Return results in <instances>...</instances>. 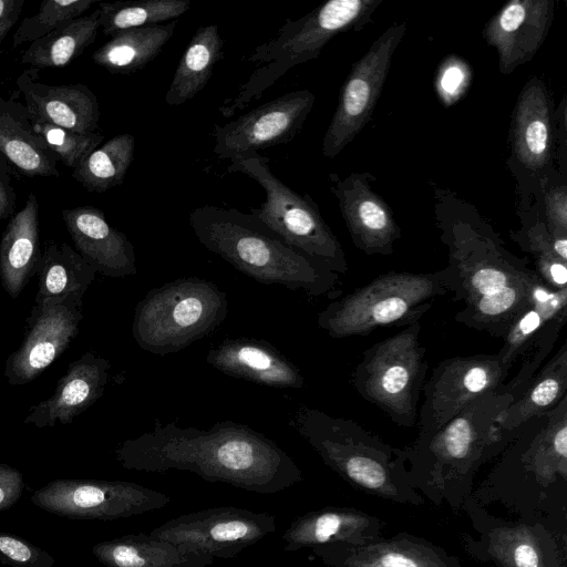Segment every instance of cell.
Wrapping results in <instances>:
<instances>
[{
  "label": "cell",
  "mask_w": 567,
  "mask_h": 567,
  "mask_svg": "<svg viewBox=\"0 0 567 567\" xmlns=\"http://www.w3.org/2000/svg\"><path fill=\"white\" fill-rule=\"evenodd\" d=\"M434 199V217L447 248L443 269L447 289L463 306L455 320L504 338L532 305L533 291L543 280L526 259L505 248L473 204L440 188H435Z\"/></svg>",
  "instance_id": "6da1fadb"
},
{
  "label": "cell",
  "mask_w": 567,
  "mask_h": 567,
  "mask_svg": "<svg viewBox=\"0 0 567 567\" xmlns=\"http://www.w3.org/2000/svg\"><path fill=\"white\" fill-rule=\"evenodd\" d=\"M114 453L126 470L188 471L205 481L258 494L278 493L302 478L297 464L276 442L230 420L206 430L156 422L152 430L121 442Z\"/></svg>",
  "instance_id": "7a4b0ae2"
},
{
  "label": "cell",
  "mask_w": 567,
  "mask_h": 567,
  "mask_svg": "<svg viewBox=\"0 0 567 567\" xmlns=\"http://www.w3.org/2000/svg\"><path fill=\"white\" fill-rule=\"evenodd\" d=\"M189 224L206 249L259 284L309 297L337 289L338 274L289 247L250 213L203 205L189 213Z\"/></svg>",
  "instance_id": "3957f363"
},
{
  "label": "cell",
  "mask_w": 567,
  "mask_h": 567,
  "mask_svg": "<svg viewBox=\"0 0 567 567\" xmlns=\"http://www.w3.org/2000/svg\"><path fill=\"white\" fill-rule=\"evenodd\" d=\"M383 0H330L306 16L286 19L277 35L257 45L245 61L261 64L239 87L237 94L224 101L218 111L230 117L256 100L291 68L319 56L336 35L360 31L372 21Z\"/></svg>",
  "instance_id": "277c9868"
},
{
  "label": "cell",
  "mask_w": 567,
  "mask_h": 567,
  "mask_svg": "<svg viewBox=\"0 0 567 567\" xmlns=\"http://www.w3.org/2000/svg\"><path fill=\"white\" fill-rule=\"evenodd\" d=\"M227 313V295L215 284L177 278L153 288L136 303L132 334L142 350L165 355L212 333Z\"/></svg>",
  "instance_id": "5b68a950"
},
{
  "label": "cell",
  "mask_w": 567,
  "mask_h": 567,
  "mask_svg": "<svg viewBox=\"0 0 567 567\" xmlns=\"http://www.w3.org/2000/svg\"><path fill=\"white\" fill-rule=\"evenodd\" d=\"M449 292L443 269L390 271L329 303L317 323L332 338L365 336L380 327L409 326Z\"/></svg>",
  "instance_id": "8992f818"
},
{
  "label": "cell",
  "mask_w": 567,
  "mask_h": 567,
  "mask_svg": "<svg viewBox=\"0 0 567 567\" xmlns=\"http://www.w3.org/2000/svg\"><path fill=\"white\" fill-rule=\"evenodd\" d=\"M227 172L245 174L264 188L265 203L260 208H252L250 214L285 244L338 275L347 274L349 267L342 246L316 202L276 177L269 158L252 154L231 162Z\"/></svg>",
  "instance_id": "52a82bcc"
},
{
  "label": "cell",
  "mask_w": 567,
  "mask_h": 567,
  "mask_svg": "<svg viewBox=\"0 0 567 567\" xmlns=\"http://www.w3.org/2000/svg\"><path fill=\"white\" fill-rule=\"evenodd\" d=\"M420 321L367 349L352 373L361 398L383 411L395 424L417 422V405L427 361L420 342Z\"/></svg>",
  "instance_id": "ba28073f"
},
{
  "label": "cell",
  "mask_w": 567,
  "mask_h": 567,
  "mask_svg": "<svg viewBox=\"0 0 567 567\" xmlns=\"http://www.w3.org/2000/svg\"><path fill=\"white\" fill-rule=\"evenodd\" d=\"M31 502L71 519L113 520L163 508L171 497L132 482L58 478L37 489Z\"/></svg>",
  "instance_id": "9c48e42d"
},
{
  "label": "cell",
  "mask_w": 567,
  "mask_h": 567,
  "mask_svg": "<svg viewBox=\"0 0 567 567\" xmlns=\"http://www.w3.org/2000/svg\"><path fill=\"white\" fill-rule=\"evenodd\" d=\"M406 31L405 22L388 27L364 55L352 64L322 141L326 158L336 157L371 120L390 71L393 54Z\"/></svg>",
  "instance_id": "30bf717a"
},
{
  "label": "cell",
  "mask_w": 567,
  "mask_h": 567,
  "mask_svg": "<svg viewBox=\"0 0 567 567\" xmlns=\"http://www.w3.org/2000/svg\"><path fill=\"white\" fill-rule=\"evenodd\" d=\"M276 529L275 516L235 506H220L179 515L156 527L150 536L230 559Z\"/></svg>",
  "instance_id": "8fae6325"
},
{
  "label": "cell",
  "mask_w": 567,
  "mask_h": 567,
  "mask_svg": "<svg viewBox=\"0 0 567 567\" xmlns=\"http://www.w3.org/2000/svg\"><path fill=\"white\" fill-rule=\"evenodd\" d=\"M507 374L497 353L441 361L422 388L420 436L439 431L476 398L499 389Z\"/></svg>",
  "instance_id": "7c38bea8"
},
{
  "label": "cell",
  "mask_w": 567,
  "mask_h": 567,
  "mask_svg": "<svg viewBox=\"0 0 567 567\" xmlns=\"http://www.w3.org/2000/svg\"><path fill=\"white\" fill-rule=\"evenodd\" d=\"M315 99L308 90L291 91L224 125L215 124L212 132L214 154L231 163L289 143L301 130Z\"/></svg>",
  "instance_id": "4fadbf2b"
},
{
  "label": "cell",
  "mask_w": 567,
  "mask_h": 567,
  "mask_svg": "<svg viewBox=\"0 0 567 567\" xmlns=\"http://www.w3.org/2000/svg\"><path fill=\"white\" fill-rule=\"evenodd\" d=\"M83 299L70 298L33 306L20 347L6 360L10 385H24L38 378L69 347L80 330Z\"/></svg>",
  "instance_id": "5bb4252c"
},
{
  "label": "cell",
  "mask_w": 567,
  "mask_h": 567,
  "mask_svg": "<svg viewBox=\"0 0 567 567\" xmlns=\"http://www.w3.org/2000/svg\"><path fill=\"white\" fill-rule=\"evenodd\" d=\"M328 179L353 245L367 255H391L401 229L391 207L371 185L375 176L353 172L341 178L332 173Z\"/></svg>",
  "instance_id": "9a60e30c"
},
{
  "label": "cell",
  "mask_w": 567,
  "mask_h": 567,
  "mask_svg": "<svg viewBox=\"0 0 567 567\" xmlns=\"http://www.w3.org/2000/svg\"><path fill=\"white\" fill-rule=\"evenodd\" d=\"M554 11V0H512L486 22L483 39L495 48L502 74H511L535 56L550 30Z\"/></svg>",
  "instance_id": "2e32d148"
},
{
  "label": "cell",
  "mask_w": 567,
  "mask_h": 567,
  "mask_svg": "<svg viewBox=\"0 0 567 567\" xmlns=\"http://www.w3.org/2000/svg\"><path fill=\"white\" fill-rule=\"evenodd\" d=\"M62 218L75 250L99 274L124 278L137 274L134 246L113 227L104 213L93 206L62 210Z\"/></svg>",
  "instance_id": "e0dca14e"
},
{
  "label": "cell",
  "mask_w": 567,
  "mask_h": 567,
  "mask_svg": "<svg viewBox=\"0 0 567 567\" xmlns=\"http://www.w3.org/2000/svg\"><path fill=\"white\" fill-rule=\"evenodd\" d=\"M38 69L24 70L17 79L32 123H48L79 133H95L100 106L84 84L50 85L38 81Z\"/></svg>",
  "instance_id": "ac0fdd59"
},
{
  "label": "cell",
  "mask_w": 567,
  "mask_h": 567,
  "mask_svg": "<svg viewBox=\"0 0 567 567\" xmlns=\"http://www.w3.org/2000/svg\"><path fill=\"white\" fill-rule=\"evenodd\" d=\"M110 369L107 359L83 353L69 364L52 395L33 405L23 422L38 429L71 423L103 395Z\"/></svg>",
  "instance_id": "d6986e66"
},
{
  "label": "cell",
  "mask_w": 567,
  "mask_h": 567,
  "mask_svg": "<svg viewBox=\"0 0 567 567\" xmlns=\"http://www.w3.org/2000/svg\"><path fill=\"white\" fill-rule=\"evenodd\" d=\"M206 362L228 377L260 385L300 389L305 384L298 367L262 339H225L209 349Z\"/></svg>",
  "instance_id": "ffe728a7"
},
{
  "label": "cell",
  "mask_w": 567,
  "mask_h": 567,
  "mask_svg": "<svg viewBox=\"0 0 567 567\" xmlns=\"http://www.w3.org/2000/svg\"><path fill=\"white\" fill-rule=\"evenodd\" d=\"M553 100L545 83L533 76L522 89L512 116L513 154L532 174L550 167Z\"/></svg>",
  "instance_id": "44dd1931"
},
{
  "label": "cell",
  "mask_w": 567,
  "mask_h": 567,
  "mask_svg": "<svg viewBox=\"0 0 567 567\" xmlns=\"http://www.w3.org/2000/svg\"><path fill=\"white\" fill-rule=\"evenodd\" d=\"M0 153L30 177H59L58 158L39 136L24 104L0 95Z\"/></svg>",
  "instance_id": "7402d4cb"
},
{
  "label": "cell",
  "mask_w": 567,
  "mask_h": 567,
  "mask_svg": "<svg viewBox=\"0 0 567 567\" xmlns=\"http://www.w3.org/2000/svg\"><path fill=\"white\" fill-rule=\"evenodd\" d=\"M39 244V203L30 193L23 208L9 219L0 243V278L10 297H19L35 275Z\"/></svg>",
  "instance_id": "603a6c76"
},
{
  "label": "cell",
  "mask_w": 567,
  "mask_h": 567,
  "mask_svg": "<svg viewBox=\"0 0 567 567\" xmlns=\"http://www.w3.org/2000/svg\"><path fill=\"white\" fill-rule=\"evenodd\" d=\"M92 553L105 567H207L215 560L207 554L145 533L100 542Z\"/></svg>",
  "instance_id": "cb8c5ba5"
},
{
  "label": "cell",
  "mask_w": 567,
  "mask_h": 567,
  "mask_svg": "<svg viewBox=\"0 0 567 567\" xmlns=\"http://www.w3.org/2000/svg\"><path fill=\"white\" fill-rule=\"evenodd\" d=\"M35 274L39 284L33 306H43L70 298L83 299L97 272L69 244L49 240Z\"/></svg>",
  "instance_id": "d4e9b609"
},
{
  "label": "cell",
  "mask_w": 567,
  "mask_h": 567,
  "mask_svg": "<svg viewBox=\"0 0 567 567\" xmlns=\"http://www.w3.org/2000/svg\"><path fill=\"white\" fill-rule=\"evenodd\" d=\"M567 391V343L535 375L520 395L496 419L497 427L514 430L534 416L551 411Z\"/></svg>",
  "instance_id": "484cf974"
},
{
  "label": "cell",
  "mask_w": 567,
  "mask_h": 567,
  "mask_svg": "<svg viewBox=\"0 0 567 567\" xmlns=\"http://www.w3.org/2000/svg\"><path fill=\"white\" fill-rule=\"evenodd\" d=\"M177 20L122 31L94 51L92 60L112 74H132L154 60L173 37Z\"/></svg>",
  "instance_id": "4316f807"
},
{
  "label": "cell",
  "mask_w": 567,
  "mask_h": 567,
  "mask_svg": "<svg viewBox=\"0 0 567 567\" xmlns=\"http://www.w3.org/2000/svg\"><path fill=\"white\" fill-rule=\"evenodd\" d=\"M223 40L215 24L199 27L183 53L165 94L169 106L192 100L208 83L221 58Z\"/></svg>",
  "instance_id": "83f0119b"
},
{
  "label": "cell",
  "mask_w": 567,
  "mask_h": 567,
  "mask_svg": "<svg viewBox=\"0 0 567 567\" xmlns=\"http://www.w3.org/2000/svg\"><path fill=\"white\" fill-rule=\"evenodd\" d=\"M100 9L69 21L48 35L30 43L21 63L33 69L60 68L81 55L96 39Z\"/></svg>",
  "instance_id": "f1b7e54d"
},
{
  "label": "cell",
  "mask_w": 567,
  "mask_h": 567,
  "mask_svg": "<svg viewBox=\"0 0 567 567\" xmlns=\"http://www.w3.org/2000/svg\"><path fill=\"white\" fill-rule=\"evenodd\" d=\"M567 312V288L551 289L540 281L532 295V305L513 322L497 353L509 371L513 362L535 341L539 332L555 318Z\"/></svg>",
  "instance_id": "f546056e"
},
{
  "label": "cell",
  "mask_w": 567,
  "mask_h": 567,
  "mask_svg": "<svg viewBox=\"0 0 567 567\" xmlns=\"http://www.w3.org/2000/svg\"><path fill=\"white\" fill-rule=\"evenodd\" d=\"M134 147L132 134H118L89 154L71 176L87 192L104 193L116 187L132 164Z\"/></svg>",
  "instance_id": "4dcf8cb0"
},
{
  "label": "cell",
  "mask_w": 567,
  "mask_h": 567,
  "mask_svg": "<svg viewBox=\"0 0 567 567\" xmlns=\"http://www.w3.org/2000/svg\"><path fill=\"white\" fill-rule=\"evenodd\" d=\"M189 8V0L99 2L100 28L112 38L125 30L177 20Z\"/></svg>",
  "instance_id": "1f68e13d"
},
{
  "label": "cell",
  "mask_w": 567,
  "mask_h": 567,
  "mask_svg": "<svg viewBox=\"0 0 567 567\" xmlns=\"http://www.w3.org/2000/svg\"><path fill=\"white\" fill-rule=\"evenodd\" d=\"M95 0H45L42 1L39 11L29 18H24L12 37V47L23 43H32L62 24L72 21L87 11Z\"/></svg>",
  "instance_id": "d6a6232c"
},
{
  "label": "cell",
  "mask_w": 567,
  "mask_h": 567,
  "mask_svg": "<svg viewBox=\"0 0 567 567\" xmlns=\"http://www.w3.org/2000/svg\"><path fill=\"white\" fill-rule=\"evenodd\" d=\"M32 126L55 157L72 171L104 140L99 132L83 134L48 123H32Z\"/></svg>",
  "instance_id": "836d02e7"
},
{
  "label": "cell",
  "mask_w": 567,
  "mask_h": 567,
  "mask_svg": "<svg viewBox=\"0 0 567 567\" xmlns=\"http://www.w3.org/2000/svg\"><path fill=\"white\" fill-rule=\"evenodd\" d=\"M566 318L567 312L550 321L527 349L533 350V353L526 358L515 379H513L505 388L513 394L514 401L520 395L529 381L535 377L537 369L551 351L563 326L566 323Z\"/></svg>",
  "instance_id": "e575fe53"
},
{
  "label": "cell",
  "mask_w": 567,
  "mask_h": 567,
  "mask_svg": "<svg viewBox=\"0 0 567 567\" xmlns=\"http://www.w3.org/2000/svg\"><path fill=\"white\" fill-rule=\"evenodd\" d=\"M0 561L11 567H53L54 558L44 549L7 532H0Z\"/></svg>",
  "instance_id": "d590c367"
},
{
  "label": "cell",
  "mask_w": 567,
  "mask_h": 567,
  "mask_svg": "<svg viewBox=\"0 0 567 567\" xmlns=\"http://www.w3.org/2000/svg\"><path fill=\"white\" fill-rule=\"evenodd\" d=\"M545 219L548 231L555 238H567L566 186H554L545 192Z\"/></svg>",
  "instance_id": "8d00e7d4"
},
{
  "label": "cell",
  "mask_w": 567,
  "mask_h": 567,
  "mask_svg": "<svg viewBox=\"0 0 567 567\" xmlns=\"http://www.w3.org/2000/svg\"><path fill=\"white\" fill-rule=\"evenodd\" d=\"M24 488L22 473L0 463V511L12 507L21 497Z\"/></svg>",
  "instance_id": "74e56055"
},
{
  "label": "cell",
  "mask_w": 567,
  "mask_h": 567,
  "mask_svg": "<svg viewBox=\"0 0 567 567\" xmlns=\"http://www.w3.org/2000/svg\"><path fill=\"white\" fill-rule=\"evenodd\" d=\"M13 177L11 163L0 153V219H8L14 215L17 194Z\"/></svg>",
  "instance_id": "f35d334b"
},
{
  "label": "cell",
  "mask_w": 567,
  "mask_h": 567,
  "mask_svg": "<svg viewBox=\"0 0 567 567\" xmlns=\"http://www.w3.org/2000/svg\"><path fill=\"white\" fill-rule=\"evenodd\" d=\"M25 0H0V44L18 21Z\"/></svg>",
  "instance_id": "ab89813d"
},
{
  "label": "cell",
  "mask_w": 567,
  "mask_h": 567,
  "mask_svg": "<svg viewBox=\"0 0 567 567\" xmlns=\"http://www.w3.org/2000/svg\"><path fill=\"white\" fill-rule=\"evenodd\" d=\"M517 567H538V556L535 549L527 545H519L514 553Z\"/></svg>",
  "instance_id": "60d3db41"
},
{
  "label": "cell",
  "mask_w": 567,
  "mask_h": 567,
  "mask_svg": "<svg viewBox=\"0 0 567 567\" xmlns=\"http://www.w3.org/2000/svg\"><path fill=\"white\" fill-rule=\"evenodd\" d=\"M381 567H419L410 557L400 554L389 553L380 559Z\"/></svg>",
  "instance_id": "b9f144b4"
}]
</instances>
